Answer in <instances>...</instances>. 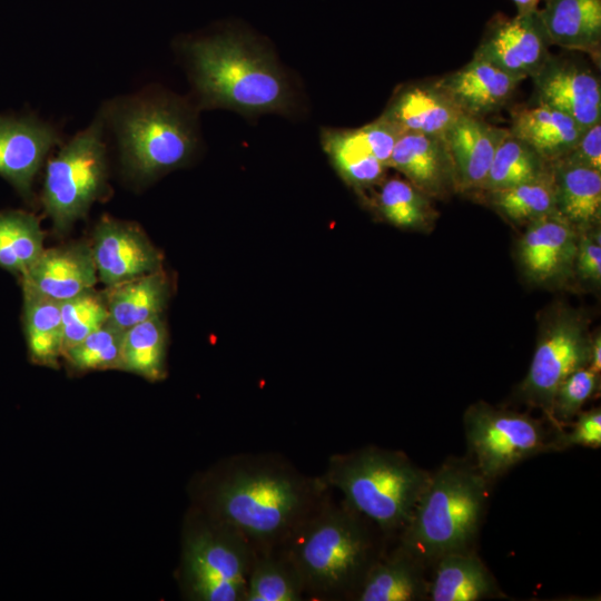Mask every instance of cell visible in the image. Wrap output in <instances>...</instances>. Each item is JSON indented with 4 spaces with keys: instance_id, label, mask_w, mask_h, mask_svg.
<instances>
[{
    "instance_id": "6da1fadb",
    "label": "cell",
    "mask_w": 601,
    "mask_h": 601,
    "mask_svg": "<svg viewBox=\"0 0 601 601\" xmlns=\"http://www.w3.org/2000/svg\"><path fill=\"white\" fill-rule=\"evenodd\" d=\"M323 476H309L276 454H236L203 481L204 513L234 529L256 553L280 550L329 496Z\"/></svg>"
},
{
    "instance_id": "7a4b0ae2",
    "label": "cell",
    "mask_w": 601,
    "mask_h": 601,
    "mask_svg": "<svg viewBox=\"0 0 601 601\" xmlns=\"http://www.w3.org/2000/svg\"><path fill=\"white\" fill-rule=\"evenodd\" d=\"M200 108H228L245 115L287 114L289 82L263 46L248 36L224 32L184 45Z\"/></svg>"
},
{
    "instance_id": "3957f363",
    "label": "cell",
    "mask_w": 601,
    "mask_h": 601,
    "mask_svg": "<svg viewBox=\"0 0 601 601\" xmlns=\"http://www.w3.org/2000/svg\"><path fill=\"white\" fill-rule=\"evenodd\" d=\"M371 524L344 501H332L329 494L294 532L279 551L297 572L306 597L355 600L368 570L382 555Z\"/></svg>"
},
{
    "instance_id": "277c9868",
    "label": "cell",
    "mask_w": 601,
    "mask_h": 601,
    "mask_svg": "<svg viewBox=\"0 0 601 601\" xmlns=\"http://www.w3.org/2000/svg\"><path fill=\"white\" fill-rule=\"evenodd\" d=\"M101 109L117 140L122 169L137 183L184 166L197 148L195 112L171 95L144 90L106 102Z\"/></svg>"
},
{
    "instance_id": "5b68a950",
    "label": "cell",
    "mask_w": 601,
    "mask_h": 601,
    "mask_svg": "<svg viewBox=\"0 0 601 601\" xmlns=\"http://www.w3.org/2000/svg\"><path fill=\"white\" fill-rule=\"evenodd\" d=\"M489 486L469 459H449L430 472L398 545L425 566L446 554L472 551Z\"/></svg>"
},
{
    "instance_id": "8992f818",
    "label": "cell",
    "mask_w": 601,
    "mask_h": 601,
    "mask_svg": "<svg viewBox=\"0 0 601 601\" xmlns=\"http://www.w3.org/2000/svg\"><path fill=\"white\" fill-rule=\"evenodd\" d=\"M322 476L349 508L390 536L407 524L430 472L403 452L366 446L332 455Z\"/></svg>"
},
{
    "instance_id": "52a82bcc",
    "label": "cell",
    "mask_w": 601,
    "mask_h": 601,
    "mask_svg": "<svg viewBox=\"0 0 601 601\" xmlns=\"http://www.w3.org/2000/svg\"><path fill=\"white\" fill-rule=\"evenodd\" d=\"M102 109L46 165L41 201L56 233L65 234L110 191Z\"/></svg>"
},
{
    "instance_id": "ba28073f",
    "label": "cell",
    "mask_w": 601,
    "mask_h": 601,
    "mask_svg": "<svg viewBox=\"0 0 601 601\" xmlns=\"http://www.w3.org/2000/svg\"><path fill=\"white\" fill-rule=\"evenodd\" d=\"M203 516L184 540L181 579L187 595L197 601H245L256 551L234 529Z\"/></svg>"
},
{
    "instance_id": "9c48e42d",
    "label": "cell",
    "mask_w": 601,
    "mask_h": 601,
    "mask_svg": "<svg viewBox=\"0 0 601 601\" xmlns=\"http://www.w3.org/2000/svg\"><path fill=\"white\" fill-rule=\"evenodd\" d=\"M469 460L490 485L524 460L551 452V434L526 413L471 405L463 416Z\"/></svg>"
},
{
    "instance_id": "30bf717a",
    "label": "cell",
    "mask_w": 601,
    "mask_h": 601,
    "mask_svg": "<svg viewBox=\"0 0 601 601\" xmlns=\"http://www.w3.org/2000/svg\"><path fill=\"white\" fill-rule=\"evenodd\" d=\"M589 351L582 325L570 315L558 317L540 337L519 394L523 402L544 412L551 426L556 390L571 373L588 366Z\"/></svg>"
},
{
    "instance_id": "8fae6325",
    "label": "cell",
    "mask_w": 601,
    "mask_h": 601,
    "mask_svg": "<svg viewBox=\"0 0 601 601\" xmlns=\"http://www.w3.org/2000/svg\"><path fill=\"white\" fill-rule=\"evenodd\" d=\"M551 46L539 9L516 12L513 17L497 14L489 23L473 57L524 80L550 58Z\"/></svg>"
},
{
    "instance_id": "7c38bea8",
    "label": "cell",
    "mask_w": 601,
    "mask_h": 601,
    "mask_svg": "<svg viewBox=\"0 0 601 601\" xmlns=\"http://www.w3.org/2000/svg\"><path fill=\"white\" fill-rule=\"evenodd\" d=\"M531 78L535 104L562 111L583 128L601 122V83L588 66L551 55Z\"/></svg>"
},
{
    "instance_id": "4fadbf2b",
    "label": "cell",
    "mask_w": 601,
    "mask_h": 601,
    "mask_svg": "<svg viewBox=\"0 0 601 601\" xmlns=\"http://www.w3.org/2000/svg\"><path fill=\"white\" fill-rule=\"evenodd\" d=\"M98 279L107 287L161 269L162 257L136 225L102 217L92 233Z\"/></svg>"
},
{
    "instance_id": "5bb4252c",
    "label": "cell",
    "mask_w": 601,
    "mask_h": 601,
    "mask_svg": "<svg viewBox=\"0 0 601 601\" xmlns=\"http://www.w3.org/2000/svg\"><path fill=\"white\" fill-rule=\"evenodd\" d=\"M62 144L60 131L33 116H0V176L26 199L48 154Z\"/></svg>"
},
{
    "instance_id": "9a60e30c",
    "label": "cell",
    "mask_w": 601,
    "mask_h": 601,
    "mask_svg": "<svg viewBox=\"0 0 601 601\" xmlns=\"http://www.w3.org/2000/svg\"><path fill=\"white\" fill-rule=\"evenodd\" d=\"M98 280L91 245L78 242L45 249L21 275L22 288L62 302Z\"/></svg>"
},
{
    "instance_id": "2e32d148",
    "label": "cell",
    "mask_w": 601,
    "mask_h": 601,
    "mask_svg": "<svg viewBox=\"0 0 601 601\" xmlns=\"http://www.w3.org/2000/svg\"><path fill=\"white\" fill-rule=\"evenodd\" d=\"M390 167L402 173L428 197H444L457 189L454 165L443 135L402 132Z\"/></svg>"
},
{
    "instance_id": "e0dca14e",
    "label": "cell",
    "mask_w": 601,
    "mask_h": 601,
    "mask_svg": "<svg viewBox=\"0 0 601 601\" xmlns=\"http://www.w3.org/2000/svg\"><path fill=\"white\" fill-rule=\"evenodd\" d=\"M436 81L462 114L485 118L504 108L523 80L473 57L459 70Z\"/></svg>"
},
{
    "instance_id": "ac0fdd59",
    "label": "cell",
    "mask_w": 601,
    "mask_h": 601,
    "mask_svg": "<svg viewBox=\"0 0 601 601\" xmlns=\"http://www.w3.org/2000/svg\"><path fill=\"white\" fill-rule=\"evenodd\" d=\"M460 115L435 79L401 86L380 117L402 132L444 135Z\"/></svg>"
},
{
    "instance_id": "d6986e66",
    "label": "cell",
    "mask_w": 601,
    "mask_h": 601,
    "mask_svg": "<svg viewBox=\"0 0 601 601\" xmlns=\"http://www.w3.org/2000/svg\"><path fill=\"white\" fill-rule=\"evenodd\" d=\"M509 132L465 114L451 125L443 135L454 165L457 189L462 191L481 188L489 173L495 151Z\"/></svg>"
},
{
    "instance_id": "ffe728a7",
    "label": "cell",
    "mask_w": 601,
    "mask_h": 601,
    "mask_svg": "<svg viewBox=\"0 0 601 601\" xmlns=\"http://www.w3.org/2000/svg\"><path fill=\"white\" fill-rule=\"evenodd\" d=\"M520 243V260L536 280L558 275L575 254V228L558 213L528 224Z\"/></svg>"
},
{
    "instance_id": "44dd1931",
    "label": "cell",
    "mask_w": 601,
    "mask_h": 601,
    "mask_svg": "<svg viewBox=\"0 0 601 601\" xmlns=\"http://www.w3.org/2000/svg\"><path fill=\"white\" fill-rule=\"evenodd\" d=\"M425 565L397 545L383 554L368 570L356 597L357 601H421L428 599L430 582Z\"/></svg>"
},
{
    "instance_id": "7402d4cb",
    "label": "cell",
    "mask_w": 601,
    "mask_h": 601,
    "mask_svg": "<svg viewBox=\"0 0 601 601\" xmlns=\"http://www.w3.org/2000/svg\"><path fill=\"white\" fill-rule=\"evenodd\" d=\"M539 14L552 45L600 58L601 0H545Z\"/></svg>"
},
{
    "instance_id": "603a6c76",
    "label": "cell",
    "mask_w": 601,
    "mask_h": 601,
    "mask_svg": "<svg viewBox=\"0 0 601 601\" xmlns=\"http://www.w3.org/2000/svg\"><path fill=\"white\" fill-rule=\"evenodd\" d=\"M585 129L562 111L535 104L511 111L509 131L552 164L577 144Z\"/></svg>"
},
{
    "instance_id": "cb8c5ba5",
    "label": "cell",
    "mask_w": 601,
    "mask_h": 601,
    "mask_svg": "<svg viewBox=\"0 0 601 601\" xmlns=\"http://www.w3.org/2000/svg\"><path fill=\"white\" fill-rule=\"evenodd\" d=\"M434 564L428 588L432 601H476L501 594L493 575L473 551L446 554Z\"/></svg>"
},
{
    "instance_id": "d4e9b609",
    "label": "cell",
    "mask_w": 601,
    "mask_h": 601,
    "mask_svg": "<svg viewBox=\"0 0 601 601\" xmlns=\"http://www.w3.org/2000/svg\"><path fill=\"white\" fill-rule=\"evenodd\" d=\"M556 213L575 229L595 226L601 217V171L552 162Z\"/></svg>"
},
{
    "instance_id": "484cf974",
    "label": "cell",
    "mask_w": 601,
    "mask_h": 601,
    "mask_svg": "<svg viewBox=\"0 0 601 601\" xmlns=\"http://www.w3.org/2000/svg\"><path fill=\"white\" fill-rule=\"evenodd\" d=\"M108 322L120 331L160 315L168 299L169 283L162 269L109 286L105 292Z\"/></svg>"
},
{
    "instance_id": "4316f807",
    "label": "cell",
    "mask_w": 601,
    "mask_h": 601,
    "mask_svg": "<svg viewBox=\"0 0 601 601\" xmlns=\"http://www.w3.org/2000/svg\"><path fill=\"white\" fill-rule=\"evenodd\" d=\"M321 141L332 165L348 185L363 189L383 180L387 167L375 157L358 128H324Z\"/></svg>"
},
{
    "instance_id": "83f0119b",
    "label": "cell",
    "mask_w": 601,
    "mask_h": 601,
    "mask_svg": "<svg viewBox=\"0 0 601 601\" xmlns=\"http://www.w3.org/2000/svg\"><path fill=\"white\" fill-rule=\"evenodd\" d=\"M23 292V326L32 363L57 367L62 356L60 302L28 288Z\"/></svg>"
},
{
    "instance_id": "f1b7e54d",
    "label": "cell",
    "mask_w": 601,
    "mask_h": 601,
    "mask_svg": "<svg viewBox=\"0 0 601 601\" xmlns=\"http://www.w3.org/2000/svg\"><path fill=\"white\" fill-rule=\"evenodd\" d=\"M552 164L510 131L499 145L480 190L493 191L544 178Z\"/></svg>"
},
{
    "instance_id": "f546056e",
    "label": "cell",
    "mask_w": 601,
    "mask_h": 601,
    "mask_svg": "<svg viewBox=\"0 0 601 601\" xmlns=\"http://www.w3.org/2000/svg\"><path fill=\"white\" fill-rule=\"evenodd\" d=\"M167 333L161 315L124 331L121 370L155 382L164 378Z\"/></svg>"
},
{
    "instance_id": "4dcf8cb0",
    "label": "cell",
    "mask_w": 601,
    "mask_h": 601,
    "mask_svg": "<svg viewBox=\"0 0 601 601\" xmlns=\"http://www.w3.org/2000/svg\"><path fill=\"white\" fill-rule=\"evenodd\" d=\"M39 219L21 210L0 211V267L22 275L45 250Z\"/></svg>"
},
{
    "instance_id": "1f68e13d",
    "label": "cell",
    "mask_w": 601,
    "mask_h": 601,
    "mask_svg": "<svg viewBox=\"0 0 601 601\" xmlns=\"http://www.w3.org/2000/svg\"><path fill=\"white\" fill-rule=\"evenodd\" d=\"M304 597L297 572L279 550L256 553L245 601H299Z\"/></svg>"
},
{
    "instance_id": "d6a6232c",
    "label": "cell",
    "mask_w": 601,
    "mask_h": 601,
    "mask_svg": "<svg viewBox=\"0 0 601 601\" xmlns=\"http://www.w3.org/2000/svg\"><path fill=\"white\" fill-rule=\"evenodd\" d=\"M489 204L514 223H528L556 213L553 174L531 181L485 191Z\"/></svg>"
},
{
    "instance_id": "836d02e7",
    "label": "cell",
    "mask_w": 601,
    "mask_h": 601,
    "mask_svg": "<svg viewBox=\"0 0 601 601\" xmlns=\"http://www.w3.org/2000/svg\"><path fill=\"white\" fill-rule=\"evenodd\" d=\"M376 203L382 216L402 228H418L431 218L428 196L408 180L391 178L382 181Z\"/></svg>"
},
{
    "instance_id": "e575fe53",
    "label": "cell",
    "mask_w": 601,
    "mask_h": 601,
    "mask_svg": "<svg viewBox=\"0 0 601 601\" xmlns=\"http://www.w3.org/2000/svg\"><path fill=\"white\" fill-rule=\"evenodd\" d=\"M124 331L108 321L82 341L63 351L62 356L71 368L79 372L121 370V342Z\"/></svg>"
},
{
    "instance_id": "d590c367",
    "label": "cell",
    "mask_w": 601,
    "mask_h": 601,
    "mask_svg": "<svg viewBox=\"0 0 601 601\" xmlns=\"http://www.w3.org/2000/svg\"><path fill=\"white\" fill-rule=\"evenodd\" d=\"M62 353L101 327L109 318L105 292L87 289L60 302Z\"/></svg>"
},
{
    "instance_id": "8d00e7d4",
    "label": "cell",
    "mask_w": 601,
    "mask_h": 601,
    "mask_svg": "<svg viewBox=\"0 0 601 601\" xmlns=\"http://www.w3.org/2000/svg\"><path fill=\"white\" fill-rule=\"evenodd\" d=\"M600 374L588 366L571 373L558 387L552 405L553 428L572 421L582 406L598 392Z\"/></svg>"
},
{
    "instance_id": "74e56055",
    "label": "cell",
    "mask_w": 601,
    "mask_h": 601,
    "mask_svg": "<svg viewBox=\"0 0 601 601\" xmlns=\"http://www.w3.org/2000/svg\"><path fill=\"white\" fill-rule=\"evenodd\" d=\"M569 432L554 430L551 436V452L563 451L573 446L599 449L601 446L600 407L580 412Z\"/></svg>"
},
{
    "instance_id": "f35d334b",
    "label": "cell",
    "mask_w": 601,
    "mask_h": 601,
    "mask_svg": "<svg viewBox=\"0 0 601 601\" xmlns=\"http://www.w3.org/2000/svg\"><path fill=\"white\" fill-rule=\"evenodd\" d=\"M556 161L601 171V122L587 128L577 144Z\"/></svg>"
},
{
    "instance_id": "ab89813d",
    "label": "cell",
    "mask_w": 601,
    "mask_h": 601,
    "mask_svg": "<svg viewBox=\"0 0 601 601\" xmlns=\"http://www.w3.org/2000/svg\"><path fill=\"white\" fill-rule=\"evenodd\" d=\"M358 129L375 157L388 168L394 146L402 131L381 117Z\"/></svg>"
},
{
    "instance_id": "60d3db41",
    "label": "cell",
    "mask_w": 601,
    "mask_h": 601,
    "mask_svg": "<svg viewBox=\"0 0 601 601\" xmlns=\"http://www.w3.org/2000/svg\"><path fill=\"white\" fill-rule=\"evenodd\" d=\"M577 267L579 274L589 280L600 283L601 279V245L600 230L585 234L578 244Z\"/></svg>"
},
{
    "instance_id": "b9f144b4",
    "label": "cell",
    "mask_w": 601,
    "mask_h": 601,
    "mask_svg": "<svg viewBox=\"0 0 601 601\" xmlns=\"http://www.w3.org/2000/svg\"><path fill=\"white\" fill-rule=\"evenodd\" d=\"M588 367L591 371L600 374V371H601V337H600V335H598L590 343Z\"/></svg>"
},
{
    "instance_id": "7bdbcfd3",
    "label": "cell",
    "mask_w": 601,
    "mask_h": 601,
    "mask_svg": "<svg viewBox=\"0 0 601 601\" xmlns=\"http://www.w3.org/2000/svg\"><path fill=\"white\" fill-rule=\"evenodd\" d=\"M515 8H516V12H530V11H535L538 10L539 8V3L541 2V0H511Z\"/></svg>"
}]
</instances>
